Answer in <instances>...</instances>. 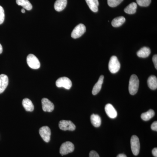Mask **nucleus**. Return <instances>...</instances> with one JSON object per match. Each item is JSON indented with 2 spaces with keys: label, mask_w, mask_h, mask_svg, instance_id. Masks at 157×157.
<instances>
[{
  "label": "nucleus",
  "mask_w": 157,
  "mask_h": 157,
  "mask_svg": "<svg viewBox=\"0 0 157 157\" xmlns=\"http://www.w3.org/2000/svg\"><path fill=\"white\" fill-rule=\"evenodd\" d=\"M139 80L136 75H132L129 80V91L132 95L136 94L139 88Z\"/></svg>",
  "instance_id": "f257e3e1"
},
{
  "label": "nucleus",
  "mask_w": 157,
  "mask_h": 157,
  "mask_svg": "<svg viewBox=\"0 0 157 157\" xmlns=\"http://www.w3.org/2000/svg\"><path fill=\"white\" fill-rule=\"evenodd\" d=\"M109 70L112 73H116L118 72L121 68V64L116 56H112L110 58L109 63Z\"/></svg>",
  "instance_id": "f03ea898"
},
{
  "label": "nucleus",
  "mask_w": 157,
  "mask_h": 157,
  "mask_svg": "<svg viewBox=\"0 0 157 157\" xmlns=\"http://www.w3.org/2000/svg\"><path fill=\"white\" fill-rule=\"evenodd\" d=\"M131 145L133 155H137L140 152V143L139 138L136 135H133L131 137Z\"/></svg>",
  "instance_id": "7ed1b4c3"
},
{
  "label": "nucleus",
  "mask_w": 157,
  "mask_h": 157,
  "mask_svg": "<svg viewBox=\"0 0 157 157\" xmlns=\"http://www.w3.org/2000/svg\"><path fill=\"white\" fill-rule=\"evenodd\" d=\"M74 145L72 142L67 141L62 144L60 148V153L62 156L73 152L74 150Z\"/></svg>",
  "instance_id": "20e7f679"
},
{
  "label": "nucleus",
  "mask_w": 157,
  "mask_h": 157,
  "mask_svg": "<svg viewBox=\"0 0 157 157\" xmlns=\"http://www.w3.org/2000/svg\"><path fill=\"white\" fill-rule=\"evenodd\" d=\"M56 84L58 87H63L67 90H70L72 86L71 80L67 77H62L58 78L56 80Z\"/></svg>",
  "instance_id": "39448f33"
},
{
  "label": "nucleus",
  "mask_w": 157,
  "mask_h": 157,
  "mask_svg": "<svg viewBox=\"0 0 157 157\" xmlns=\"http://www.w3.org/2000/svg\"><path fill=\"white\" fill-rule=\"evenodd\" d=\"M27 63L29 67L32 69L36 70L40 68V62L36 57L33 54H29L28 56Z\"/></svg>",
  "instance_id": "423d86ee"
},
{
  "label": "nucleus",
  "mask_w": 157,
  "mask_h": 157,
  "mask_svg": "<svg viewBox=\"0 0 157 157\" xmlns=\"http://www.w3.org/2000/svg\"><path fill=\"white\" fill-rule=\"evenodd\" d=\"M86 31V28L84 25L82 24H78L73 30L71 33V37L73 39H77L81 37L85 33Z\"/></svg>",
  "instance_id": "0eeeda50"
},
{
  "label": "nucleus",
  "mask_w": 157,
  "mask_h": 157,
  "mask_svg": "<svg viewBox=\"0 0 157 157\" xmlns=\"http://www.w3.org/2000/svg\"><path fill=\"white\" fill-rule=\"evenodd\" d=\"M59 127L63 131H73L76 129V126L71 121L62 120L60 121Z\"/></svg>",
  "instance_id": "6e6552de"
},
{
  "label": "nucleus",
  "mask_w": 157,
  "mask_h": 157,
  "mask_svg": "<svg viewBox=\"0 0 157 157\" xmlns=\"http://www.w3.org/2000/svg\"><path fill=\"white\" fill-rule=\"evenodd\" d=\"M39 134L42 139L45 142H49L50 140L51 130L49 127L45 126L40 128L39 131Z\"/></svg>",
  "instance_id": "1a4fd4ad"
},
{
  "label": "nucleus",
  "mask_w": 157,
  "mask_h": 157,
  "mask_svg": "<svg viewBox=\"0 0 157 157\" xmlns=\"http://www.w3.org/2000/svg\"><path fill=\"white\" fill-rule=\"evenodd\" d=\"M42 109L45 112H51L54 109V105L47 98L42 99Z\"/></svg>",
  "instance_id": "9d476101"
},
{
  "label": "nucleus",
  "mask_w": 157,
  "mask_h": 157,
  "mask_svg": "<svg viewBox=\"0 0 157 157\" xmlns=\"http://www.w3.org/2000/svg\"><path fill=\"white\" fill-rule=\"evenodd\" d=\"M105 110L107 115L110 118H115L117 117V111L111 104H107L105 106Z\"/></svg>",
  "instance_id": "9b49d317"
},
{
  "label": "nucleus",
  "mask_w": 157,
  "mask_h": 157,
  "mask_svg": "<svg viewBox=\"0 0 157 157\" xmlns=\"http://www.w3.org/2000/svg\"><path fill=\"white\" fill-rule=\"evenodd\" d=\"M9 84V78L5 74L0 75V94L6 89Z\"/></svg>",
  "instance_id": "f8f14e48"
},
{
  "label": "nucleus",
  "mask_w": 157,
  "mask_h": 157,
  "mask_svg": "<svg viewBox=\"0 0 157 157\" xmlns=\"http://www.w3.org/2000/svg\"><path fill=\"white\" fill-rule=\"evenodd\" d=\"M104 76L103 75H101L99 78L98 82L94 86L92 90V94L94 95H96L100 92L104 82Z\"/></svg>",
  "instance_id": "ddd939ff"
},
{
  "label": "nucleus",
  "mask_w": 157,
  "mask_h": 157,
  "mask_svg": "<svg viewBox=\"0 0 157 157\" xmlns=\"http://www.w3.org/2000/svg\"><path fill=\"white\" fill-rule=\"evenodd\" d=\"M67 4V0H56L54 4V9L57 11H61L65 9Z\"/></svg>",
  "instance_id": "4468645a"
},
{
  "label": "nucleus",
  "mask_w": 157,
  "mask_h": 157,
  "mask_svg": "<svg viewBox=\"0 0 157 157\" xmlns=\"http://www.w3.org/2000/svg\"><path fill=\"white\" fill-rule=\"evenodd\" d=\"M22 105L27 111L32 112L33 111L34 106L32 101L28 98H25L22 101Z\"/></svg>",
  "instance_id": "2eb2a0df"
},
{
  "label": "nucleus",
  "mask_w": 157,
  "mask_h": 157,
  "mask_svg": "<svg viewBox=\"0 0 157 157\" xmlns=\"http://www.w3.org/2000/svg\"><path fill=\"white\" fill-rule=\"evenodd\" d=\"M90 9L94 12H97L98 11L99 2L98 0H85Z\"/></svg>",
  "instance_id": "dca6fc26"
},
{
  "label": "nucleus",
  "mask_w": 157,
  "mask_h": 157,
  "mask_svg": "<svg viewBox=\"0 0 157 157\" xmlns=\"http://www.w3.org/2000/svg\"><path fill=\"white\" fill-rule=\"evenodd\" d=\"M151 52V51L149 48L148 47H144L137 52V56L139 57L145 58L149 56L150 55Z\"/></svg>",
  "instance_id": "f3484780"
},
{
  "label": "nucleus",
  "mask_w": 157,
  "mask_h": 157,
  "mask_svg": "<svg viewBox=\"0 0 157 157\" xmlns=\"http://www.w3.org/2000/svg\"><path fill=\"white\" fill-rule=\"evenodd\" d=\"M17 5L23 7L25 9L30 11L33 9V6L29 0H16Z\"/></svg>",
  "instance_id": "a211bd4d"
},
{
  "label": "nucleus",
  "mask_w": 157,
  "mask_h": 157,
  "mask_svg": "<svg viewBox=\"0 0 157 157\" xmlns=\"http://www.w3.org/2000/svg\"><path fill=\"white\" fill-rule=\"evenodd\" d=\"M147 85L151 90H155L157 88V78L155 76H150L147 80Z\"/></svg>",
  "instance_id": "6ab92c4d"
},
{
  "label": "nucleus",
  "mask_w": 157,
  "mask_h": 157,
  "mask_svg": "<svg viewBox=\"0 0 157 157\" xmlns=\"http://www.w3.org/2000/svg\"><path fill=\"white\" fill-rule=\"evenodd\" d=\"M137 9V3L132 2L125 8L124 11L128 14H134L136 13Z\"/></svg>",
  "instance_id": "aec40b11"
},
{
  "label": "nucleus",
  "mask_w": 157,
  "mask_h": 157,
  "mask_svg": "<svg viewBox=\"0 0 157 157\" xmlns=\"http://www.w3.org/2000/svg\"><path fill=\"white\" fill-rule=\"evenodd\" d=\"M125 21V18L123 16H119V17H115L113 20L111 24L114 27H119L122 25Z\"/></svg>",
  "instance_id": "412c9836"
},
{
  "label": "nucleus",
  "mask_w": 157,
  "mask_h": 157,
  "mask_svg": "<svg viewBox=\"0 0 157 157\" xmlns=\"http://www.w3.org/2000/svg\"><path fill=\"white\" fill-rule=\"evenodd\" d=\"M91 122L93 125L96 128L101 126V118L98 114H93L90 117Z\"/></svg>",
  "instance_id": "4be33fe9"
},
{
  "label": "nucleus",
  "mask_w": 157,
  "mask_h": 157,
  "mask_svg": "<svg viewBox=\"0 0 157 157\" xmlns=\"http://www.w3.org/2000/svg\"><path fill=\"white\" fill-rule=\"evenodd\" d=\"M155 114L154 111L153 109H151L147 112L142 113L141 115V118L144 121H148L153 117Z\"/></svg>",
  "instance_id": "5701e85b"
},
{
  "label": "nucleus",
  "mask_w": 157,
  "mask_h": 157,
  "mask_svg": "<svg viewBox=\"0 0 157 157\" xmlns=\"http://www.w3.org/2000/svg\"><path fill=\"white\" fill-rule=\"evenodd\" d=\"M124 0H107V4L110 7H116L119 5Z\"/></svg>",
  "instance_id": "b1692460"
},
{
  "label": "nucleus",
  "mask_w": 157,
  "mask_h": 157,
  "mask_svg": "<svg viewBox=\"0 0 157 157\" xmlns=\"http://www.w3.org/2000/svg\"><path fill=\"white\" fill-rule=\"evenodd\" d=\"M137 4L141 7H147L151 3V0H136Z\"/></svg>",
  "instance_id": "393cba45"
},
{
  "label": "nucleus",
  "mask_w": 157,
  "mask_h": 157,
  "mask_svg": "<svg viewBox=\"0 0 157 157\" xmlns=\"http://www.w3.org/2000/svg\"><path fill=\"white\" fill-rule=\"evenodd\" d=\"M5 11L2 7L0 6V25L2 24L5 20Z\"/></svg>",
  "instance_id": "a878e982"
},
{
  "label": "nucleus",
  "mask_w": 157,
  "mask_h": 157,
  "mask_svg": "<svg viewBox=\"0 0 157 157\" xmlns=\"http://www.w3.org/2000/svg\"><path fill=\"white\" fill-rule=\"evenodd\" d=\"M89 157H100L98 153L95 151H91L90 152Z\"/></svg>",
  "instance_id": "bb28decb"
},
{
  "label": "nucleus",
  "mask_w": 157,
  "mask_h": 157,
  "mask_svg": "<svg viewBox=\"0 0 157 157\" xmlns=\"http://www.w3.org/2000/svg\"><path fill=\"white\" fill-rule=\"evenodd\" d=\"M151 128L153 131H157V122L156 121L154 122L151 125Z\"/></svg>",
  "instance_id": "cd10ccee"
},
{
  "label": "nucleus",
  "mask_w": 157,
  "mask_h": 157,
  "mask_svg": "<svg viewBox=\"0 0 157 157\" xmlns=\"http://www.w3.org/2000/svg\"><path fill=\"white\" fill-rule=\"evenodd\" d=\"M152 60L154 64L155 68H156V69H157V55L156 54L153 57Z\"/></svg>",
  "instance_id": "c85d7f7f"
},
{
  "label": "nucleus",
  "mask_w": 157,
  "mask_h": 157,
  "mask_svg": "<svg viewBox=\"0 0 157 157\" xmlns=\"http://www.w3.org/2000/svg\"><path fill=\"white\" fill-rule=\"evenodd\" d=\"M152 153L153 155L154 156L157 157V147H155L152 151Z\"/></svg>",
  "instance_id": "c756f323"
},
{
  "label": "nucleus",
  "mask_w": 157,
  "mask_h": 157,
  "mask_svg": "<svg viewBox=\"0 0 157 157\" xmlns=\"http://www.w3.org/2000/svg\"><path fill=\"white\" fill-rule=\"evenodd\" d=\"M117 157H127V156L123 154H121L118 155Z\"/></svg>",
  "instance_id": "7c9ffc66"
},
{
  "label": "nucleus",
  "mask_w": 157,
  "mask_h": 157,
  "mask_svg": "<svg viewBox=\"0 0 157 157\" xmlns=\"http://www.w3.org/2000/svg\"><path fill=\"white\" fill-rule=\"evenodd\" d=\"M3 52V48L2 45L0 44V54L2 53Z\"/></svg>",
  "instance_id": "2f4dec72"
},
{
  "label": "nucleus",
  "mask_w": 157,
  "mask_h": 157,
  "mask_svg": "<svg viewBox=\"0 0 157 157\" xmlns=\"http://www.w3.org/2000/svg\"><path fill=\"white\" fill-rule=\"evenodd\" d=\"M21 12H22V13H25V9H21Z\"/></svg>",
  "instance_id": "473e14b6"
}]
</instances>
